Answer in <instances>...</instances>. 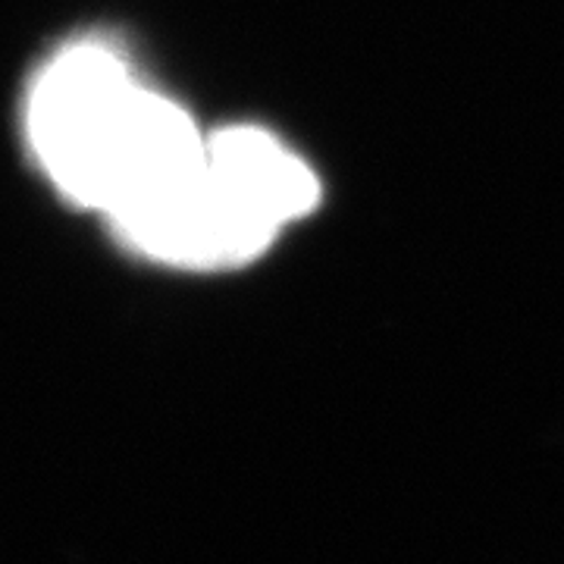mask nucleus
Listing matches in <instances>:
<instances>
[{"instance_id":"1","label":"nucleus","mask_w":564,"mask_h":564,"mask_svg":"<svg viewBox=\"0 0 564 564\" xmlns=\"http://www.w3.org/2000/svg\"><path fill=\"white\" fill-rule=\"evenodd\" d=\"M25 132L63 195L113 226L180 185L204 154L192 117L144 88L101 41L73 44L41 69Z\"/></svg>"}]
</instances>
